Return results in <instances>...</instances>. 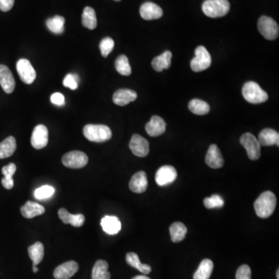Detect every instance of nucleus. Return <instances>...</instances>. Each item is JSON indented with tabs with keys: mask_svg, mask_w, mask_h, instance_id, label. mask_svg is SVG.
<instances>
[{
	"mask_svg": "<svg viewBox=\"0 0 279 279\" xmlns=\"http://www.w3.org/2000/svg\"><path fill=\"white\" fill-rule=\"evenodd\" d=\"M78 271V263L74 261H67L55 268L54 277L55 279H69Z\"/></svg>",
	"mask_w": 279,
	"mask_h": 279,
	"instance_id": "ddd939ff",
	"label": "nucleus"
},
{
	"mask_svg": "<svg viewBox=\"0 0 279 279\" xmlns=\"http://www.w3.org/2000/svg\"><path fill=\"white\" fill-rule=\"evenodd\" d=\"M148 185L147 175L145 172H138L134 174L130 181V189L135 193H143L145 192Z\"/></svg>",
	"mask_w": 279,
	"mask_h": 279,
	"instance_id": "a211bd4d",
	"label": "nucleus"
},
{
	"mask_svg": "<svg viewBox=\"0 0 279 279\" xmlns=\"http://www.w3.org/2000/svg\"><path fill=\"white\" fill-rule=\"evenodd\" d=\"M132 279H150V277H147L146 275H137L133 277Z\"/></svg>",
	"mask_w": 279,
	"mask_h": 279,
	"instance_id": "c03bdc74",
	"label": "nucleus"
},
{
	"mask_svg": "<svg viewBox=\"0 0 279 279\" xmlns=\"http://www.w3.org/2000/svg\"><path fill=\"white\" fill-rule=\"evenodd\" d=\"M137 94L135 91L128 89L117 90L112 96V101L115 104L119 106H127L131 102L137 99Z\"/></svg>",
	"mask_w": 279,
	"mask_h": 279,
	"instance_id": "6ab92c4d",
	"label": "nucleus"
},
{
	"mask_svg": "<svg viewBox=\"0 0 279 279\" xmlns=\"http://www.w3.org/2000/svg\"><path fill=\"white\" fill-rule=\"evenodd\" d=\"M38 268H36V266H33V272L34 273H36L38 271Z\"/></svg>",
	"mask_w": 279,
	"mask_h": 279,
	"instance_id": "a18cd8bd",
	"label": "nucleus"
},
{
	"mask_svg": "<svg viewBox=\"0 0 279 279\" xmlns=\"http://www.w3.org/2000/svg\"><path fill=\"white\" fill-rule=\"evenodd\" d=\"M206 163L209 167L213 169H218L223 167L224 159L222 156L220 149L216 144H212L209 147L206 156Z\"/></svg>",
	"mask_w": 279,
	"mask_h": 279,
	"instance_id": "4468645a",
	"label": "nucleus"
},
{
	"mask_svg": "<svg viewBox=\"0 0 279 279\" xmlns=\"http://www.w3.org/2000/svg\"><path fill=\"white\" fill-rule=\"evenodd\" d=\"M170 234L174 243H179L185 239L187 233V227L180 222H175L170 226Z\"/></svg>",
	"mask_w": 279,
	"mask_h": 279,
	"instance_id": "7c9ffc66",
	"label": "nucleus"
},
{
	"mask_svg": "<svg viewBox=\"0 0 279 279\" xmlns=\"http://www.w3.org/2000/svg\"><path fill=\"white\" fill-rule=\"evenodd\" d=\"M213 270V263L211 260L204 259L200 263L198 269L194 274V279H210Z\"/></svg>",
	"mask_w": 279,
	"mask_h": 279,
	"instance_id": "c756f323",
	"label": "nucleus"
},
{
	"mask_svg": "<svg viewBox=\"0 0 279 279\" xmlns=\"http://www.w3.org/2000/svg\"><path fill=\"white\" fill-rule=\"evenodd\" d=\"M188 109L195 115H200V116L209 113L210 110L208 103H206L205 101L197 99L190 101L188 103Z\"/></svg>",
	"mask_w": 279,
	"mask_h": 279,
	"instance_id": "473e14b6",
	"label": "nucleus"
},
{
	"mask_svg": "<svg viewBox=\"0 0 279 279\" xmlns=\"http://www.w3.org/2000/svg\"><path fill=\"white\" fill-rule=\"evenodd\" d=\"M58 216H59L61 221L65 224H71L74 227H81L84 224L85 220H86L84 215L71 214L65 208L60 209L58 211Z\"/></svg>",
	"mask_w": 279,
	"mask_h": 279,
	"instance_id": "aec40b11",
	"label": "nucleus"
},
{
	"mask_svg": "<svg viewBox=\"0 0 279 279\" xmlns=\"http://www.w3.org/2000/svg\"><path fill=\"white\" fill-rule=\"evenodd\" d=\"M114 45H115L114 41L109 36L103 38V40L101 41L99 48H100L101 54L104 58H106L112 52Z\"/></svg>",
	"mask_w": 279,
	"mask_h": 279,
	"instance_id": "f704fd0d",
	"label": "nucleus"
},
{
	"mask_svg": "<svg viewBox=\"0 0 279 279\" xmlns=\"http://www.w3.org/2000/svg\"><path fill=\"white\" fill-rule=\"evenodd\" d=\"M17 170L15 164L10 163L8 166H4L2 169V174L4 177H13Z\"/></svg>",
	"mask_w": 279,
	"mask_h": 279,
	"instance_id": "a19ab883",
	"label": "nucleus"
},
{
	"mask_svg": "<svg viewBox=\"0 0 279 279\" xmlns=\"http://www.w3.org/2000/svg\"><path fill=\"white\" fill-rule=\"evenodd\" d=\"M130 148L133 154L137 157H144L149 154V143L144 137L134 134L131 137Z\"/></svg>",
	"mask_w": 279,
	"mask_h": 279,
	"instance_id": "9b49d317",
	"label": "nucleus"
},
{
	"mask_svg": "<svg viewBox=\"0 0 279 279\" xmlns=\"http://www.w3.org/2000/svg\"><path fill=\"white\" fill-rule=\"evenodd\" d=\"M65 18L61 16H55L47 20L46 24L50 31L55 34H61L65 30Z\"/></svg>",
	"mask_w": 279,
	"mask_h": 279,
	"instance_id": "2f4dec72",
	"label": "nucleus"
},
{
	"mask_svg": "<svg viewBox=\"0 0 279 279\" xmlns=\"http://www.w3.org/2000/svg\"><path fill=\"white\" fill-rule=\"evenodd\" d=\"M178 174L173 166H165L157 170L155 175L156 183L160 186H166L175 182Z\"/></svg>",
	"mask_w": 279,
	"mask_h": 279,
	"instance_id": "9d476101",
	"label": "nucleus"
},
{
	"mask_svg": "<svg viewBox=\"0 0 279 279\" xmlns=\"http://www.w3.org/2000/svg\"><path fill=\"white\" fill-rule=\"evenodd\" d=\"M241 144L245 147L251 160L256 161L261 156V145L258 139L251 133H246L241 137Z\"/></svg>",
	"mask_w": 279,
	"mask_h": 279,
	"instance_id": "0eeeda50",
	"label": "nucleus"
},
{
	"mask_svg": "<svg viewBox=\"0 0 279 279\" xmlns=\"http://www.w3.org/2000/svg\"><path fill=\"white\" fill-rule=\"evenodd\" d=\"M0 86L7 94H10L15 90L16 83L14 75L8 67L0 65Z\"/></svg>",
	"mask_w": 279,
	"mask_h": 279,
	"instance_id": "2eb2a0df",
	"label": "nucleus"
},
{
	"mask_svg": "<svg viewBox=\"0 0 279 279\" xmlns=\"http://www.w3.org/2000/svg\"><path fill=\"white\" fill-rule=\"evenodd\" d=\"M29 256L33 261V266L40 264L45 256V247L42 242H36L28 248Z\"/></svg>",
	"mask_w": 279,
	"mask_h": 279,
	"instance_id": "c85d7f7f",
	"label": "nucleus"
},
{
	"mask_svg": "<svg viewBox=\"0 0 279 279\" xmlns=\"http://www.w3.org/2000/svg\"><path fill=\"white\" fill-rule=\"evenodd\" d=\"M245 100L252 104H260L268 100V95L255 82L245 83L242 90Z\"/></svg>",
	"mask_w": 279,
	"mask_h": 279,
	"instance_id": "20e7f679",
	"label": "nucleus"
},
{
	"mask_svg": "<svg viewBox=\"0 0 279 279\" xmlns=\"http://www.w3.org/2000/svg\"><path fill=\"white\" fill-rule=\"evenodd\" d=\"M258 142L261 146H279V134L274 130L264 129L261 131L258 137Z\"/></svg>",
	"mask_w": 279,
	"mask_h": 279,
	"instance_id": "5701e85b",
	"label": "nucleus"
},
{
	"mask_svg": "<svg viewBox=\"0 0 279 279\" xmlns=\"http://www.w3.org/2000/svg\"><path fill=\"white\" fill-rule=\"evenodd\" d=\"M276 276H277V279H279V269L277 270V272H276Z\"/></svg>",
	"mask_w": 279,
	"mask_h": 279,
	"instance_id": "49530a36",
	"label": "nucleus"
},
{
	"mask_svg": "<svg viewBox=\"0 0 279 279\" xmlns=\"http://www.w3.org/2000/svg\"><path fill=\"white\" fill-rule=\"evenodd\" d=\"M54 193H55V188L53 187L50 185H43L36 189L34 196L36 200H44V198L52 197Z\"/></svg>",
	"mask_w": 279,
	"mask_h": 279,
	"instance_id": "e433bc0d",
	"label": "nucleus"
},
{
	"mask_svg": "<svg viewBox=\"0 0 279 279\" xmlns=\"http://www.w3.org/2000/svg\"><path fill=\"white\" fill-rule=\"evenodd\" d=\"M114 1H116V2H119L121 0H114Z\"/></svg>",
	"mask_w": 279,
	"mask_h": 279,
	"instance_id": "de8ad7c7",
	"label": "nucleus"
},
{
	"mask_svg": "<svg viewBox=\"0 0 279 279\" xmlns=\"http://www.w3.org/2000/svg\"><path fill=\"white\" fill-rule=\"evenodd\" d=\"M15 0H0V10L8 12L13 8Z\"/></svg>",
	"mask_w": 279,
	"mask_h": 279,
	"instance_id": "79ce46f5",
	"label": "nucleus"
},
{
	"mask_svg": "<svg viewBox=\"0 0 279 279\" xmlns=\"http://www.w3.org/2000/svg\"><path fill=\"white\" fill-rule=\"evenodd\" d=\"M51 101L53 104L56 105V106H61L63 105H65V96H63L61 93H55L51 96Z\"/></svg>",
	"mask_w": 279,
	"mask_h": 279,
	"instance_id": "ea45409f",
	"label": "nucleus"
},
{
	"mask_svg": "<svg viewBox=\"0 0 279 279\" xmlns=\"http://www.w3.org/2000/svg\"><path fill=\"white\" fill-rule=\"evenodd\" d=\"M17 70L20 79L23 83L30 85L34 82L36 77V71L28 60L24 58L19 60L17 63Z\"/></svg>",
	"mask_w": 279,
	"mask_h": 279,
	"instance_id": "1a4fd4ad",
	"label": "nucleus"
},
{
	"mask_svg": "<svg viewBox=\"0 0 279 279\" xmlns=\"http://www.w3.org/2000/svg\"><path fill=\"white\" fill-rule=\"evenodd\" d=\"M126 261L130 266L141 271L143 274H148L151 271L150 266L148 264H142L136 253H128L126 256Z\"/></svg>",
	"mask_w": 279,
	"mask_h": 279,
	"instance_id": "bb28decb",
	"label": "nucleus"
},
{
	"mask_svg": "<svg viewBox=\"0 0 279 279\" xmlns=\"http://www.w3.org/2000/svg\"><path fill=\"white\" fill-rule=\"evenodd\" d=\"M103 230L109 235L117 234L121 230V223L119 219L113 216H106L101 220Z\"/></svg>",
	"mask_w": 279,
	"mask_h": 279,
	"instance_id": "4be33fe9",
	"label": "nucleus"
},
{
	"mask_svg": "<svg viewBox=\"0 0 279 279\" xmlns=\"http://www.w3.org/2000/svg\"><path fill=\"white\" fill-rule=\"evenodd\" d=\"M82 23L83 27L90 30H94L97 27V19L96 12L92 7H86L82 15Z\"/></svg>",
	"mask_w": 279,
	"mask_h": 279,
	"instance_id": "cd10ccee",
	"label": "nucleus"
},
{
	"mask_svg": "<svg viewBox=\"0 0 279 279\" xmlns=\"http://www.w3.org/2000/svg\"><path fill=\"white\" fill-rule=\"evenodd\" d=\"M79 77L77 74H68L63 80V85L70 90H75L78 89Z\"/></svg>",
	"mask_w": 279,
	"mask_h": 279,
	"instance_id": "4c0bfd02",
	"label": "nucleus"
},
{
	"mask_svg": "<svg viewBox=\"0 0 279 279\" xmlns=\"http://www.w3.org/2000/svg\"><path fill=\"white\" fill-rule=\"evenodd\" d=\"M195 58L191 61L192 71L200 72L210 68L212 63L211 55L205 47L198 46L195 49Z\"/></svg>",
	"mask_w": 279,
	"mask_h": 279,
	"instance_id": "39448f33",
	"label": "nucleus"
},
{
	"mask_svg": "<svg viewBox=\"0 0 279 279\" xmlns=\"http://www.w3.org/2000/svg\"><path fill=\"white\" fill-rule=\"evenodd\" d=\"M116 71L122 75L129 76L132 72L129 60L126 55H121L118 57L115 62Z\"/></svg>",
	"mask_w": 279,
	"mask_h": 279,
	"instance_id": "72a5a7b5",
	"label": "nucleus"
},
{
	"mask_svg": "<svg viewBox=\"0 0 279 279\" xmlns=\"http://www.w3.org/2000/svg\"><path fill=\"white\" fill-rule=\"evenodd\" d=\"M61 161L65 167L77 169L85 167L89 162V157L84 152L73 150L63 156Z\"/></svg>",
	"mask_w": 279,
	"mask_h": 279,
	"instance_id": "6e6552de",
	"label": "nucleus"
},
{
	"mask_svg": "<svg viewBox=\"0 0 279 279\" xmlns=\"http://www.w3.org/2000/svg\"><path fill=\"white\" fill-rule=\"evenodd\" d=\"M202 8L207 17L219 18L229 13L230 4L228 0H206Z\"/></svg>",
	"mask_w": 279,
	"mask_h": 279,
	"instance_id": "7ed1b4c3",
	"label": "nucleus"
},
{
	"mask_svg": "<svg viewBox=\"0 0 279 279\" xmlns=\"http://www.w3.org/2000/svg\"><path fill=\"white\" fill-rule=\"evenodd\" d=\"M236 279H251V270L247 264L241 266L236 273Z\"/></svg>",
	"mask_w": 279,
	"mask_h": 279,
	"instance_id": "58836bf2",
	"label": "nucleus"
},
{
	"mask_svg": "<svg viewBox=\"0 0 279 279\" xmlns=\"http://www.w3.org/2000/svg\"><path fill=\"white\" fill-rule=\"evenodd\" d=\"M48 130L45 125L36 126L31 136V145L35 149L40 150L48 145Z\"/></svg>",
	"mask_w": 279,
	"mask_h": 279,
	"instance_id": "f8f14e48",
	"label": "nucleus"
},
{
	"mask_svg": "<svg viewBox=\"0 0 279 279\" xmlns=\"http://www.w3.org/2000/svg\"><path fill=\"white\" fill-rule=\"evenodd\" d=\"M140 14L145 20H157L163 15V10L157 4L147 2L141 6Z\"/></svg>",
	"mask_w": 279,
	"mask_h": 279,
	"instance_id": "f3484780",
	"label": "nucleus"
},
{
	"mask_svg": "<svg viewBox=\"0 0 279 279\" xmlns=\"http://www.w3.org/2000/svg\"><path fill=\"white\" fill-rule=\"evenodd\" d=\"M277 200L275 195L270 191L263 192L255 202V213L260 218H268L275 210Z\"/></svg>",
	"mask_w": 279,
	"mask_h": 279,
	"instance_id": "f257e3e1",
	"label": "nucleus"
},
{
	"mask_svg": "<svg viewBox=\"0 0 279 279\" xmlns=\"http://www.w3.org/2000/svg\"><path fill=\"white\" fill-rule=\"evenodd\" d=\"M20 211L25 218L32 219L44 214L45 209L43 206L36 204L35 202L28 201L21 207Z\"/></svg>",
	"mask_w": 279,
	"mask_h": 279,
	"instance_id": "412c9836",
	"label": "nucleus"
},
{
	"mask_svg": "<svg viewBox=\"0 0 279 279\" xmlns=\"http://www.w3.org/2000/svg\"><path fill=\"white\" fill-rule=\"evenodd\" d=\"M145 130L150 137H158L166 132V124L160 116H152L150 121L146 124Z\"/></svg>",
	"mask_w": 279,
	"mask_h": 279,
	"instance_id": "dca6fc26",
	"label": "nucleus"
},
{
	"mask_svg": "<svg viewBox=\"0 0 279 279\" xmlns=\"http://www.w3.org/2000/svg\"><path fill=\"white\" fill-rule=\"evenodd\" d=\"M83 134L92 142L102 143L109 141L112 137L110 128L106 125L88 124L85 126Z\"/></svg>",
	"mask_w": 279,
	"mask_h": 279,
	"instance_id": "f03ea898",
	"label": "nucleus"
},
{
	"mask_svg": "<svg viewBox=\"0 0 279 279\" xmlns=\"http://www.w3.org/2000/svg\"><path fill=\"white\" fill-rule=\"evenodd\" d=\"M204 206L207 209L220 208L224 205V201L219 195H213L206 198L204 201Z\"/></svg>",
	"mask_w": 279,
	"mask_h": 279,
	"instance_id": "c9c22d12",
	"label": "nucleus"
},
{
	"mask_svg": "<svg viewBox=\"0 0 279 279\" xmlns=\"http://www.w3.org/2000/svg\"><path fill=\"white\" fill-rule=\"evenodd\" d=\"M258 29L261 34L267 40H275L278 36V25L271 17L266 16L261 17L258 20Z\"/></svg>",
	"mask_w": 279,
	"mask_h": 279,
	"instance_id": "423d86ee",
	"label": "nucleus"
},
{
	"mask_svg": "<svg viewBox=\"0 0 279 279\" xmlns=\"http://www.w3.org/2000/svg\"><path fill=\"white\" fill-rule=\"evenodd\" d=\"M17 149V142L14 137H7L0 143V159L7 158L14 154Z\"/></svg>",
	"mask_w": 279,
	"mask_h": 279,
	"instance_id": "393cba45",
	"label": "nucleus"
},
{
	"mask_svg": "<svg viewBox=\"0 0 279 279\" xmlns=\"http://www.w3.org/2000/svg\"><path fill=\"white\" fill-rule=\"evenodd\" d=\"M172 52L166 51V52H164L163 54L153 59L151 62L152 67L158 72H161L163 70L168 69L172 65Z\"/></svg>",
	"mask_w": 279,
	"mask_h": 279,
	"instance_id": "b1692460",
	"label": "nucleus"
},
{
	"mask_svg": "<svg viewBox=\"0 0 279 279\" xmlns=\"http://www.w3.org/2000/svg\"><path fill=\"white\" fill-rule=\"evenodd\" d=\"M2 185L7 189H12L14 188V182L13 177H4L2 179Z\"/></svg>",
	"mask_w": 279,
	"mask_h": 279,
	"instance_id": "37998d69",
	"label": "nucleus"
},
{
	"mask_svg": "<svg viewBox=\"0 0 279 279\" xmlns=\"http://www.w3.org/2000/svg\"><path fill=\"white\" fill-rule=\"evenodd\" d=\"M109 264L106 261L99 260L95 263L92 272V279H110V273L108 271Z\"/></svg>",
	"mask_w": 279,
	"mask_h": 279,
	"instance_id": "a878e982",
	"label": "nucleus"
}]
</instances>
